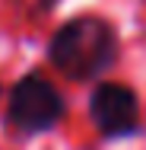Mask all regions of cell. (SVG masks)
<instances>
[{"label": "cell", "mask_w": 146, "mask_h": 150, "mask_svg": "<svg viewBox=\"0 0 146 150\" xmlns=\"http://www.w3.org/2000/svg\"><path fill=\"white\" fill-rule=\"evenodd\" d=\"M121 58V35L102 13L64 19L45 45V61L73 83L102 80Z\"/></svg>", "instance_id": "1"}, {"label": "cell", "mask_w": 146, "mask_h": 150, "mask_svg": "<svg viewBox=\"0 0 146 150\" xmlns=\"http://www.w3.org/2000/svg\"><path fill=\"white\" fill-rule=\"evenodd\" d=\"M0 99H3V83H0Z\"/></svg>", "instance_id": "4"}, {"label": "cell", "mask_w": 146, "mask_h": 150, "mask_svg": "<svg viewBox=\"0 0 146 150\" xmlns=\"http://www.w3.org/2000/svg\"><path fill=\"white\" fill-rule=\"evenodd\" d=\"M48 3H57V0H48Z\"/></svg>", "instance_id": "5"}, {"label": "cell", "mask_w": 146, "mask_h": 150, "mask_svg": "<svg viewBox=\"0 0 146 150\" xmlns=\"http://www.w3.org/2000/svg\"><path fill=\"white\" fill-rule=\"evenodd\" d=\"M89 121L102 141H130L143 134V109L133 86L121 80H95L89 90Z\"/></svg>", "instance_id": "3"}, {"label": "cell", "mask_w": 146, "mask_h": 150, "mask_svg": "<svg viewBox=\"0 0 146 150\" xmlns=\"http://www.w3.org/2000/svg\"><path fill=\"white\" fill-rule=\"evenodd\" d=\"M3 118L19 137L51 134L67 118V96L54 86L51 77H45L41 70H29L6 90Z\"/></svg>", "instance_id": "2"}]
</instances>
